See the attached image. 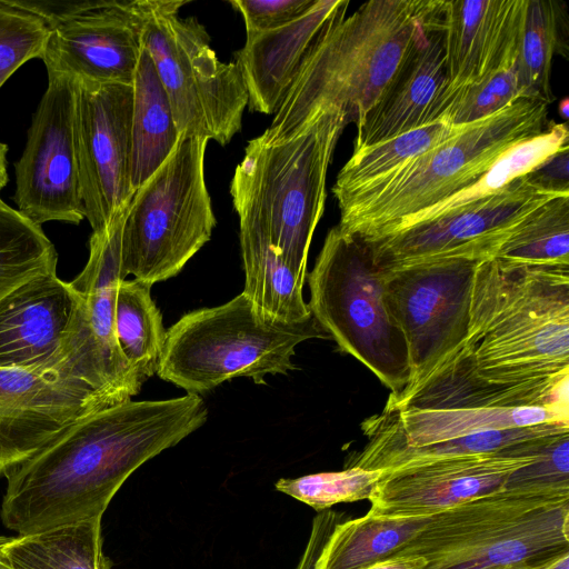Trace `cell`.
I'll return each instance as SVG.
<instances>
[{
  "label": "cell",
  "instance_id": "6da1fadb",
  "mask_svg": "<svg viewBox=\"0 0 569 569\" xmlns=\"http://www.w3.org/2000/svg\"><path fill=\"white\" fill-rule=\"evenodd\" d=\"M199 395L127 400L78 419L6 477L1 520L18 536L101 519L141 465L204 425Z\"/></svg>",
  "mask_w": 569,
  "mask_h": 569
},
{
  "label": "cell",
  "instance_id": "7a4b0ae2",
  "mask_svg": "<svg viewBox=\"0 0 569 569\" xmlns=\"http://www.w3.org/2000/svg\"><path fill=\"white\" fill-rule=\"evenodd\" d=\"M442 0H372L328 30L258 138L289 141L321 113L338 109L358 123L377 101Z\"/></svg>",
  "mask_w": 569,
  "mask_h": 569
},
{
  "label": "cell",
  "instance_id": "3957f363",
  "mask_svg": "<svg viewBox=\"0 0 569 569\" xmlns=\"http://www.w3.org/2000/svg\"><path fill=\"white\" fill-rule=\"evenodd\" d=\"M463 350L476 373L493 382L568 378L569 266L482 260Z\"/></svg>",
  "mask_w": 569,
  "mask_h": 569
},
{
  "label": "cell",
  "instance_id": "277c9868",
  "mask_svg": "<svg viewBox=\"0 0 569 569\" xmlns=\"http://www.w3.org/2000/svg\"><path fill=\"white\" fill-rule=\"evenodd\" d=\"M547 113L546 102L521 97L468 124L379 181L336 197L338 227L367 241L382 237L479 178L513 146L543 132Z\"/></svg>",
  "mask_w": 569,
  "mask_h": 569
},
{
  "label": "cell",
  "instance_id": "5b68a950",
  "mask_svg": "<svg viewBox=\"0 0 569 569\" xmlns=\"http://www.w3.org/2000/svg\"><path fill=\"white\" fill-rule=\"evenodd\" d=\"M347 124L343 112L331 109L289 141L250 140L230 183L239 219L259 227L305 280L312 236L325 211L328 168Z\"/></svg>",
  "mask_w": 569,
  "mask_h": 569
},
{
  "label": "cell",
  "instance_id": "8992f818",
  "mask_svg": "<svg viewBox=\"0 0 569 569\" xmlns=\"http://www.w3.org/2000/svg\"><path fill=\"white\" fill-rule=\"evenodd\" d=\"M569 552V497L498 491L430 517L390 558L422 569H536Z\"/></svg>",
  "mask_w": 569,
  "mask_h": 569
},
{
  "label": "cell",
  "instance_id": "52a82bcc",
  "mask_svg": "<svg viewBox=\"0 0 569 569\" xmlns=\"http://www.w3.org/2000/svg\"><path fill=\"white\" fill-rule=\"evenodd\" d=\"M310 339H330L313 316L296 323L269 319L241 292L173 323L166 332L157 375L194 395L239 377L262 385L267 375L295 370L296 347Z\"/></svg>",
  "mask_w": 569,
  "mask_h": 569
},
{
  "label": "cell",
  "instance_id": "ba28073f",
  "mask_svg": "<svg viewBox=\"0 0 569 569\" xmlns=\"http://www.w3.org/2000/svg\"><path fill=\"white\" fill-rule=\"evenodd\" d=\"M306 279L309 309L340 350L366 366L390 395L408 388L407 342L389 308L385 271L368 243L333 227Z\"/></svg>",
  "mask_w": 569,
  "mask_h": 569
},
{
  "label": "cell",
  "instance_id": "9c48e42d",
  "mask_svg": "<svg viewBox=\"0 0 569 569\" xmlns=\"http://www.w3.org/2000/svg\"><path fill=\"white\" fill-rule=\"evenodd\" d=\"M207 139L180 137L140 186L121 231L120 270L152 287L177 276L217 224L204 180Z\"/></svg>",
  "mask_w": 569,
  "mask_h": 569
},
{
  "label": "cell",
  "instance_id": "30bf717a",
  "mask_svg": "<svg viewBox=\"0 0 569 569\" xmlns=\"http://www.w3.org/2000/svg\"><path fill=\"white\" fill-rule=\"evenodd\" d=\"M188 1L144 0L142 44L169 98L180 137L224 146L238 133L248 91L236 62H222L206 28L180 18Z\"/></svg>",
  "mask_w": 569,
  "mask_h": 569
},
{
  "label": "cell",
  "instance_id": "8fae6325",
  "mask_svg": "<svg viewBox=\"0 0 569 569\" xmlns=\"http://www.w3.org/2000/svg\"><path fill=\"white\" fill-rule=\"evenodd\" d=\"M78 366L112 395L83 302L56 272L34 277L0 299V369Z\"/></svg>",
  "mask_w": 569,
  "mask_h": 569
},
{
  "label": "cell",
  "instance_id": "7c38bea8",
  "mask_svg": "<svg viewBox=\"0 0 569 569\" xmlns=\"http://www.w3.org/2000/svg\"><path fill=\"white\" fill-rule=\"evenodd\" d=\"M487 258L452 254L383 269L389 308L407 342L408 388L465 345L475 273Z\"/></svg>",
  "mask_w": 569,
  "mask_h": 569
},
{
  "label": "cell",
  "instance_id": "4fadbf2b",
  "mask_svg": "<svg viewBox=\"0 0 569 569\" xmlns=\"http://www.w3.org/2000/svg\"><path fill=\"white\" fill-rule=\"evenodd\" d=\"M78 91V79L48 74L23 153L14 163L13 200L18 211L38 226L79 224L86 218L74 140Z\"/></svg>",
  "mask_w": 569,
  "mask_h": 569
},
{
  "label": "cell",
  "instance_id": "5bb4252c",
  "mask_svg": "<svg viewBox=\"0 0 569 569\" xmlns=\"http://www.w3.org/2000/svg\"><path fill=\"white\" fill-rule=\"evenodd\" d=\"M117 403L96 389L72 363L0 369V478L10 475L78 419Z\"/></svg>",
  "mask_w": 569,
  "mask_h": 569
},
{
  "label": "cell",
  "instance_id": "9a60e30c",
  "mask_svg": "<svg viewBox=\"0 0 569 569\" xmlns=\"http://www.w3.org/2000/svg\"><path fill=\"white\" fill-rule=\"evenodd\" d=\"M132 84L79 80L74 140L84 217L92 232L126 208L131 186Z\"/></svg>",
  "mask_w": 569,
  "mask_h": 569
},
{
  "label": "cell",
  "instance_id": "2e32d148",
  "mask_svg": "<svg viewBox=\"0 0 569 569\" xmlns=\"http://www.w3.org/2000/svg\"><path fill=\"white\" fill-rule=\"evenodd\" d=\"M546 436L493 453L416 461L383 470L369 499V511L386 517H431L501 491L515 470L535 459Z\"/></svg>",
  "mask_w": 569,
  "mask_h": 569
},
{
  "label": "cell",
  "instance_id": "e0dca14e",
  "mask_svg": "<svg viewBox=\"0 0 569 569\" xmlns=\"http://www.w3.org/2000/svg\"><path fill=\"white\" fill-rule=\"evenodd\" d=\"M553 197L557 194L535 188L521 176L472 204L403 231L365 241L376 263L385 270L452 254L493 257L513 228Z\"/></svg>",
  "mask_w": 569,
  "mask_h": 569
},
{
  "label": "cell",
  "instance_id": "ac0fdd59",
  "mask_svg": "<svg viewBox=\"0 0 569 569\" xmlns=\"http://www.w3.org/2000/svg\"><path fill=\"white\" fill-rule=\"evenodd\" d=\"M144 20V0H106L103 6L50 30L40 59L48 74L132 84Z\"/></svg>",
  "mask_w": 569,
  "mask_h": 569
},
{
  "label": "cell",
  "instance_id": "d6986e66",
  "mask_svg": "<svg viewBox=\"0 0 569 569\" xmlns=\"http://www.w3.org/2000/svg\"><path fill=\"white\" fill-rule=\"evenodd\" d=\"M445 0L418 33L392 78L356 123L353 150H360L435 122L448 100L443 48Z\"/></svg>",
  "mask_w": 569,
  "mask_h": 569
},
{
  "label": "cell",
  "instance_id": "ffe728a7",
  "mask_svg": "<svg viewBox=\"0 0 569 569\" xmlns=\"http://www.w3.org/2000/svg\"><path fill=\"white\" fill-rule=\"evenodd\" d=\"M348 6L346 0H317L310 11L282 28L247 34L234 57L250 111H278L305 63Z\"/></svg>",
  "mask_w": 569,
  "mask_h": 569
},
{
  "label": "cell",
  "instance_id": "44dd1931",
  "mask_svg": "<svg viewBox=\"0 0 569 569\" xmlns=\"http://www.w3.org/2000/svg\"><path fill=\"white\" fill-rule=\"evenodd\" d=\"M522 1L445 0L447 106L457 90L515 63Z\"/></svg>",
  "mask_w": 569,
  "mask_h": 569
},
{
  "label": "cell",
  "instance_id": "7402d4cb",
  "mask_svg": "<svg viewBox=\"0 0 569 569\" xmlns=\"http://www.w3.org/2000/svg\"><path fill=\"white\" fill-rule=\"evenodd\" d=\"M568 388L569 377L522 385L487 380L476 373L462 346L420 382L389 395L386 406L398 410L547 408L569 412Z\"/></svg>",
  "mask_w": 569,
  "mask_h": 569
},
{
  "label": "cell",
  "instance_id": "603a6c76",
  "mask_svg": "<svg viewBox=\"0 0 569 569\" xmlns=\"http://www.w3.org/2000/svg\"><path fill=\"white\" fill-rule=\"evenodd\" d=\"M129 204L89 240V258L70 282L83 302L88 327L101 356L108 381L127 401L142 382L123 357L116 338L114 309L120 270L121 231Z\"/></svg>",
  "mask_w": 569,
  "mask_h": 569
},
{
  "label": "cell",
  "instance_id": "cb8c5ba5",
  "mask_svg": "<svg viewBox=\"0 0 569 569\" xmlns=\"http://www.w3.org/2000/svg\"><path fill=\"white\" fill-rule=\"evenodd\" d=\"M239 226L246 276L242 293L269 319L288 323L310 319L302 295L306 280L283 261L259 227L242 219Z\"/></svg>",
  "mask_w": 569,
  "mask_h": 569
},
{
  "label": "cell",
  "instance_id": "d4e9b609",
  "mask_svg": "<svg viewBox=\"0 0 569 569\" xmlns=\"http://www.w3.org/2000/svg\"><path fill=\"white\" fill-rule=\"evenodd\" d=\"M131 186H142L177 146L180 133L153 61L142 44L132 81Z\"/></svg>",
  "mask_w": 569,
  "mask_h": 569
},
{
  "label": "cell",
  "instance_id": "484cf974",
  "mask_svg": "<svg viewBox=\"0 0 569 569\" xmlns=\"http://www.w3.org/2000/svg\"><path fill=\"white\" fill-rule=\"evenodd\" d=\"M569 9L558 0H523L515 67L523 98L551 103L552 58H568Z\"/></svg>",
  "mask_w": 569,
  "mask_h": 569
},
{
  "label": "cell",
  "instance_id": "4316f807",
  "mask_svg": "<svg viewBox=\"0 0 569 569\" xmlns=\"http://www.w3.org/2000/svg\"><path fill=\"white\" fill-rule=\"evenodd\" d=\"M430 517H386L368 511L333 529L316 569H369L390 559Z\"/></svg>",
  "mask_w": 569,
  "mask_h": 569
},
{
  "label": "cell",
  "instance_id": "83f0119b",
  "mask_svg": "<svg viewBox=\"0 0 569 569\" xmlns=\"http://www.w3.org/2000/svg\"><path fill=\"white\" fill-rule=\"evenodd\" d=\"M4 550L17 569H111L102 550L101 519L8 537Z\"/></svg>",
  "mask_w": 569,
  "mask_h": 569
},
{
  "label": "cell",
  "instance_id": "f1b7e54d",
  "mask_svg": "<svg viewBox=\"0 0 569 569\" xmlns=\"http://www.w3.org/2000/svg\"><path fill=\"white\" fill-rule=\"evenodd\" d=\"M150 289L137 279L121 280L114 309L118 346L142 383L157 373L167 332Z\"/></svg>",
  "mask_w": 569,
  "mask_h": 569
},
{
  "label": "cell",
  "instance_id": "f546056e",
  "mask_svg": "<svg viewBox=\"0 0 569 569\" xmlns=\"http://www.w3.org/2000/svg\"><path fill=\"white\" fill-rule=\"evenodd\" d=\"M468 126V124H467ZM467 126H452L443 117L373 146L353 150L332 187L339 197L372 184L416 157L451 139Z\"/></svg>",
  "mask_w": 569,
  "mask_h": 569
},
{
  "label": "cell",
  "instance_id": "4dcf8cb0",
  "mask_svg": "<svg viewBox=\"0 0 569 569\" xmlns=\"http://www.w3.org/2000/svg\"><path fill=\"white\" fill-rule=\"evenodd\" d=\"M569 429V423L546 422L505 430H490L418 447L365 449L352 452L345 467L388 470L401 465L446 457L493 453L515 443Z\"/></svg>",
  "mask_w": 569,
  "mask_h": 569
},
{
  "label": "cell",
  "instance_id": "1f68e13d",
  "mask_svg": "<svg viewBox=\"0 0 569 569\" xmlns=\"http://www.w3.org/2000/svg\"><path fill=\"white\" fill-rule=\"evenodd\" d=\"M511 264L569 266V196H557L526 216L493 254Z\"/></svg>",
  "mask_w": 569,
  "mask_h": 569
},
{
  "label": "cell",
  "instance_id": "d6a6232c",
  "mask_svg": "<svg viewBox=\"0 0 569 569\" xmlns=\"http://www.w3.org/2000/svg\"><path fill=\"white\" fill-rule=\"evenodd\" d=\"M57 260L41 226L0 198V299L34 277L56 272Z\"/></svg>",
  "mask_w": 569,
  "mask_h": 569
},
{
  "label": "cell",
  "instance_id": "836d02e7",
  "mask_svg": "<svg viewBox=\"0 0 569 569\" xmlns=\"http://www.w3.org/2000/svg\"><path fill=\"white\" fill-rule=\"evenodd\" d=\"M383 470L345 467L341 471L281 478L276 489L322 511L336 503L369 500Z\"/></svg>",
  "mask_w": 569,
  "mask_h": 569
},
{
  "label": "cell",
  "instance_id": "e575fe53",
  "mask_svg": "<svg viewBox=\"0 0 569 569\" xmlns=\"http://www.w3.org/2000/svg\"><path fill=\"white\" fill-rule=\"evenodd\" d=\"M503 491L545 497H569V429L543 438L535 459L515 470Z\"/></svg>",
  "mask_w": 569,
  "mask_h": 569
},
{
  "label": "cell",
  "instance_id": "d590c367",
  "mask_svg": "<svg viewBox=\"0 0 569 569\" xmlns=\"http://www.w3.org/2000/svg\"><path fill=\"white\" fill-rule=\"evenodd\" d=\"M522 97L515 63L453 92L443 118L452 126L483 120Z\"/></svg>",
  "mask_w": 569,
  "mask_h": 569
},
{
  "label": "cell",
  "instance_id": "8d00e7d4",
  "mask_svg": "<svg viewBox=\"0 0 569 569\" xmlns=\"http://www.w3.org/2000/svg\"><path fill=\"white\" fill-rule=\"evenodd\" d=\"M49 32L37 16L0 0V88L23 63L41 57Z\"/></svg>",
  "mask_w": 569,
  "mask_h": 569
},
{
  "label": "cell",
  "instance_id": "74e56055",
  "mask_svg": "<svg viewBox=\"0 0 569 569\" xmlns=\"http://www.w3.org/2000/svg\"><path fill=\"white\" fill-rule=\"evenodd\" d=\"M317 0H232L243 18L247 34L282 28L312 9Z\"/></svg>",
  "mask_w": 569,
  "mask_h": 569
},
{
  "label": "cell",
  "instance_id": "f35d334b",
  "mask_svg": "<svg viewBox=\"0 0 569 569\" xmlns=\"http://www.w3.org/2000/svg\"><path fill=\"white\" fill-rule=\"evenodd\" d=\"M40 18L49 30L104 4L106 0H4Z\"/></svg>",
  "mask_w": 569,
  "mask_h": 569
},
{
  "label": "cell",
  "instance_id": "ab89813d",
  "mask_svg": "<svg viewBox=\"0 0 569 569\" xmlns=\"http://www.w3.org/2000/svg\"><path fill=\"white\" fill-rule=\"evenodd\" d=\"M535 188L557 196H569V144L549 156L525 174Z\"/></svg>",
  "mask_w": 569,
  "mask_h": 569
},
{
  "label": "cell",
  "instance_id": "60d3db41",
  "mask_svg": "<svg viewBox=\"0 0 569 569\" xmlns=\"http://www.w3.org/2000/svg\"><path fill=\"white\" fill-rule=\"evenodd\" d=\"M343 513L322 510L313 518L310 536L297 569H316L318 559L336 526L343 521Z\"/></svg>",
  "mask_w": 569,
  "mask_h": 569
},
{
  "label": "cell",
  "instance_id": "b9f144b4",
  "mask_svg": "<svg viewBox=\"0 0 569 569\" xmlns=\"http://www.w3.org/2000/svg\"><path fill=\"white\" fill-rule=\"evenodd\" d=\"M426 561L419 557L395 558L381 561L369 569H422Z\"/></svg>",
  "mask_w": 569,
  "mask_h": 569
},
{
  "label": "cell",
  "instance_id": "7bdbcfd3",
  "mask_svg": "<svg viewBox=\"0 0 569 569\" xmlns=\"http://www.w3.org/2000/svg\"><path fill=\"white\" fill-rule=\"evenodd\" d=\"M7 152H8V146L0 142V191L8 182Z\"/></svg>",
  "mask_w": 569,
  "mask_h": 569
},
{
  "label": "cell",
  "instance_id": "ee69618b",
  "mask_svg": "<svg viewBox=\"0 0 569 569\" xmlns=\"http://www.w3.org/2000/svg\"><path fill=\"white\" fill-rule=\"evenodd\" d=\"M536 569H569V552L561 555Z\"/></svg>",
  "mask_w": 569,
  "mask_h": 569
},
{
  "label": "cell",
  "instance_id": "f6af8a7d",
  "mask_svg": "<svg viewBox=\"0 0 569 569\" xmlns=\"http://www.w3.org/2000/svg\"><path fill=\"white\" fill-rule=\"evenodd\" d=\"M7 538L6 536H0V569H17L4 550Z\"/></svg>",
  "mask_w": 569,
  "mask_h": 569
},
{
  "label": "cell",
  "instance_id": "bcb514c9",
  "mask_svg": "<svg viewBox=\"0 0 569 569\" xmlns=\"http://www.w3.org/2000/svg\"><path fill=\"white\" fill-rule=\"evenodd\" d=\"M559 112L563 118H568L569 116V100L565 98L562 101H560L559 104Z\"/></svg>",
  "mask_w": 569,
  "mask_h": 569
}]
</instances>
